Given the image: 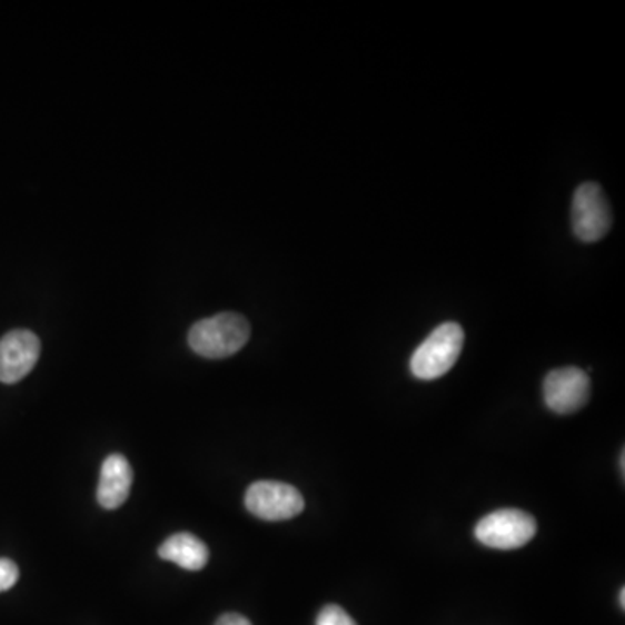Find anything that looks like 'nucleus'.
Segmentation results:
<instances>
[{
    "label": "nucleus",
    "mask_w": 625,
    "mask_h": 625,
    "mask_svg": "<svg viewBox=\"0 0 625 625\" xmlns=\"http://www.w3.org/2000/svg\"><path fill=\"white\" fill-rule=\"evenodd\" d=\"M40 357V339L32 330L17 329L0 339V383L17 385L32 373Z\"/></svg>",
    "instance_id": "obj_7"
},
{
    "label": "nucleus",
    "mask_w": 625,
    "mask_h": 625,
    "mask_svg": "<svg viewBox=\"0 0 625 625\" xmlns=\"http://www.w3.org/2000/svg\"><path fill=\"white\" fill-rule=\"evenodd\" d=\"M317 625H357V622L353 621L346 609L340 608L337 605H327L320 609V614L317 617Z\"/></svg>",
    "instance_id": "obj_10"
},
{
    "label": "nucleus",
    "mask_w": 625,
    "mask_h": 625,
    "mask_svg": "<svg viewBox=\"0 0 625 625\" xmlns=\"http://www.w3.org/2000/svg\"><path fill=\"white\" fill-rule=\"evenodd\" d=\"M132 487V467L122 454H111L101 466L99 475L98 497L99 506L103 509H119Z\"/></svg>",
    "instance_id": "obj_8"
},
{
    "label": "nucleus",
    "mask_w": 625,
    "mask_h": 625,
    "mask_svg": "<svg viewBox=\"0 0 625 625\" xmlns=\"http://www.w3.org/2000/svg\"><path fill=\"white\" fill-rule=\"evenodd\" d=\"M20 578L18 565L11 559L0 558V593L11 589Z\"/></svg>",
    "instance_id": "obj_11"
},
{
    "label": "nucleus",
    "mask_w": 625,
    "mask_h": 625,
    "mask_svg": "<svg viewBox=\"0 0 625 625\" xmlns=\"http://www.w3.org/2000/svg\"><path fill=\"white\" fill-rule=\"evenodd\" d=\"M216 625H252L249 618L244 617V615L238 614H225L222 617L218 618Z\"/></svg>",
    "instance_id": "obj_12"
},
{
    "label": "nucleus",
    "mask_w": 625,
    "mask_h": 625,
    "mask_svg": "<svg viewBox=\"0 0 625 625\" xmlns=\"http://www.w3.org/2000/svg\"><path fill=\"white\" fill-rule=\"evenodd\" d=\"M246 507L250 515L265 522H286L296 518L305 509L301 492L289 483L256 482L246 494Z\"/></svg>",
    "instance_id": "obj_4"
},
{
    "label": "nucleus",
    "mask_w": 625,
    "mask_h": 625,
    "mask_svg": "<svg viewBox=\"0 0 625 625\" xmlns=\"http://www.w3.org/2000/svg\"><path fill=\"white\" fill-rule=\"evenodd\" d=\"M250 325L238 312H219L215 317L197 321L188 333V345L198 357L209 360L234 357L247 345Z\"/></svg>",
    "instance_id": "obj_1"
},
{
    "label": "nucleus",
    "mask_w": 625,
    "mask_h": 625,
    "mask_svg": "<svg viewBox=\"0 0 625 625\" xmlns=\"http://www.w3.org/2000/svg\"><path fill=\"white\" fill-rule=\"evenodd\" d=\"M618 598H621V608H625V589L622 587L621 594H618Z\"/></svg>",
    "instance_id": "obj_13"
},
{
    "label": "nucleus",
    "mask_w": 625,
    "mask_h": 625,
    "mask_svg": "<svg viewBox=\"0 0 625 625\" xmlns=\"http://www.w3.org/2000/svg\"><path fill=\"white\" fill-rule=\"evenodd\" d=\"M572 228L586 244L602 240L612 228V209L598 182H584L575 190Z\"/></svg>",
    "instance_id": "obj_5"
},
{
    "label": "nucleus",
    "mask_w": 625,
    "mask_h": 625,
    "mask_svg": "<svg viewBox=\"0 0 625 625\" xmlns=\"http://www.w3.org/2000/svg\"><path fill=\"white\" fill-rule=\"evenodd\" d=\"M624 460H625V452L622 450V454H621V473H622V476L625 475V463H624Z\"/></svg>",
    "instance_id": "obj_14"
},
{
    "label": "nucleus",
    "mask_w": 625,
    "mask_h": 625,
    "mask_svg": "<svg viewBox=\"0 0 625 625\" xmlns=\"http://www.w3.org/2000/svg\"><path fill=\"white\" fill-rule=\"evenodd\" d=\"M537 534L534 516L522 509H499L479 519L475 537L492 549L513 550L527 546Z\"/></svg>",
    "instance_id": "obj_3"
},
{
    "label": "nucleus",
    "mask_w": 625,
    "mask_h": 625,
    "mask_svg": "<svg viewBox=\"0 0 625 625\" xmlns=\"http://www.w3.org/2000/svg\"><path fill=\"white\" fill-rule=\"evenodd\" d=\"M159 556L166 562L176 563L185 571H202L209 562V549L200 538L191 534H176L159 547Z\"/></svg>",
    "instance_id": "obj_9"
},
{
    "label": "nucleus",
    "mask_w": 625,
    "mask_h": 625,
    "mask_svg": "<svg viewBox=\"0 0 625 625\" xmlns=\"http://www.w3.org/2000/svg\"><path fill=\"white\" fill-rule=\"evenodd\" d=\"M463 346L464 330L459 324L447 321L439 325L414 353L410 360L411 374L420 380L445 376L459 360Z\"/></svg>",
    "instance_id": "obj_2"
},
{
    "label": "nucleus",
    "mask_w": 625,
    "mask_h": 625,
    "mask_svg": "<svg viewBox=\"0 0 625 625\" xmlns=\"http://www.w3.org/2000/svg\"><path fill=\"white\" fill-rule=\"evenodd\" d=\"M591 398V380L582 368L563 367L544 379V401L559 416L575 414L586 407Z\"/></svg>",
    "instance_id": "obj_6"
}]
</instances>
